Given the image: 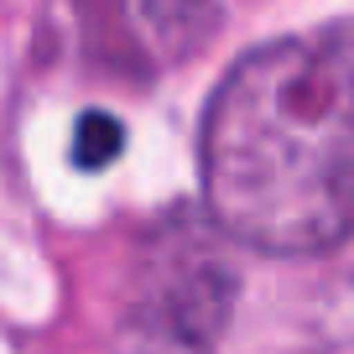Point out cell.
Wrapping results in <instances>:
<instances>
[{
  "mask_svg": "<svg viewBox=\"0 0 354 354\" xmlns=\"http://www.w3.org/2000/svg\"><path fill=\"white\" fill-rule=\"evenodd\" d=\"M214 230L261 255L308 261L354 234V26L245 53L198 136Z\"/></svg>",
  "mask_w": 354,
  "mask_h": 354,
  "instance_id": "1",
  "label": "cell"
},
{
  "mask_svg": "<svg viewBox=\"0 0 354 354\" xmlns=\"http://www.w3.org/2000/svg\"><path fill=\"white\" fill-rule=\"evenodd\" d=\"M151 266L141 277L136 302V333L151 344V354H214L234 302V271L219 255L214 234H193L177 224L162 234Z\"/></svg>",
  "mask_w": 354,
  "mask_h": 354,
  "instance_id": "2",
  "label": "cell"
},
{
  "mask_svg": "<svg viewBox=\"0 0 354 354\" xmlns=\"http://www.w3.org/2000/svg\"><path fill=\"white\" fill-rule=\"evenodd\" d=\"M141 11H146L151 37L172 57L193 53V47L214 32V0H141Z\"/></svg>",
  "mask_w": 354,
  "mask_h": 354,
  "instance_id": "3",
  "label": "cell"
},
{
  "mask_svg": "<svg viewBox=\"0 0 354 354\" xmlns=\"http://www.w3.org/2000/svg\"><path fill=\"white\" fill-rule=\"evenodd\" d=\"M120 146H125V125L104 110H88L73 131V162L88 167V172H100V167H110L120 156Z\"/></svg>",
  "mask_w": 354,
  "mask_h": 354,
  "instance_id": "4",
  "label": "cell"
}]
</instances>
